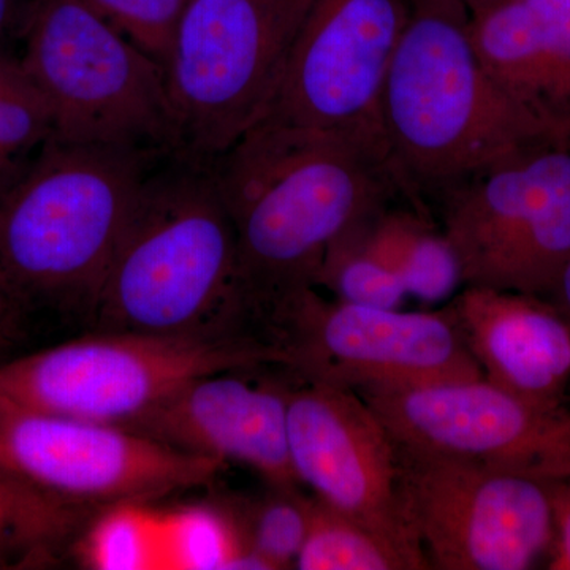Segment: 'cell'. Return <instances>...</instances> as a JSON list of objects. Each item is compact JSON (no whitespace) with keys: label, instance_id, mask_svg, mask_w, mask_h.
Returning a JSON list of instances; mask_svg holds the SVG:
<instances>
[{"label":"cell","instance_id":"cell-1","mask_svg":"<svg viewBox=\"0 0 570 570\" xmlns=\"http://www.w3.org/2000/svg\"><path fill=\"white\" fill-rule=\"evenodd\" d=\"M236 235L235 324L316 287L330 246L406 198L387 146L370 135L265 118L209 163Z\"/></svg>","mask_w":570,"mask_h":570},{"label":"cell","instance_id":"cell-2","mask_svg":"<svg viewBox=\"0 0 570 570\" xmlns=\"http://www.w3.org/2000/svg\"><path fill=\"white\" fill-rule=\"evenodd\" d=\"M379 116L401 189L423 212L517 154L558 146L491 81L464 0H409Z\"/></svg>","mask_w":570,"mask_h":570},{"label":"cell","instance_id":"cell-3","mask_svg":"<svg viewBox=\"0 0 570 570\" xmlns=\"http://www.w3.org/2000/svg\"><path fill=\"white\" fill-rule=\"evenodd\" d=\"M235 281V227L209 164L167 154L142 183L89 318L116 332H242Z\"/></svg>","mask_w":570,"mask_h":570},{"label":"cell","instance_id":"cell-4","mask_svg":"<svg viewBox=\"0 0 570 570\" xmlns=\"http://www.w3.org/2000/svg\"><path fill=\"white\" fill-rule=\"evenodd\" d=\"M164 156L51 140L0 195V275L24 311L91 316L142 183Z\"/></svg>","mask_w":570,"mask_h":570},{"label":"cell","instance_id":"cell-5","mask_svg":"<svg viewBox=\"0 0 570 570\" xmlns=\"http://www.w3.org/2000/svg\"><path fill=\"white\" fill-rule=\"evenodd\" d=\"M20 32L18 58L50 108L52 140L178 151L164 67L88 0H31Z\"/></svg>","mask_w":570,"mask_h":570},{"label":"cell","instance_id":"cell-6","mask_svg":"<svg viewBox=\"0 0 570 570\" xmlns=\"http://www.w3.org/2000/svg\"><path fill=\"white\" fill-rule=\"evenodd\" d=\"M262 365L284 366L285 356L253 333L97 330L0 363V395L40 411L129 428L195 379Z\"/></svg>","mask_w":570,"mask_h":570},{"label":"cell","instance_id":"cell-7","mask_svg":"<svg viewBox=\"0 0 570 570\" xmlns=\"http://www.w3.org/2000/svg\"><path fill=\"white\" fill-rule=\"evenodd\" d=\"M309 0H190L165 62L179 156L209 164L275 108Z\"/></svg>","mask_w":570,"mask_h":570},{"label":"cell","instance_id":"cell-8","mask_svg":"<svg viewBox=\"0 0 570 570\" xmlns=\"http://www.w3.org/2000/svg\"><path fill=\"white\" fill-rule=\"evenodd\" d=\"M396 445L404 519L431 569L527 570L549 558L562 478Z\"/></svg>","mask_w":570,"mask_h":570},{"label":"cell","instance_id":"cell-9","mask_svg":"<svg viewBox=\"0 0 570 570\" xmlns=\"http://www.w3.org/2000/svg\"><path fill=\"white\" fill-rule=\"evenodd\" d=\"M262 336L299 381L356 390L482 379L450 305L404 313L326 299L309 287L275 307Z\"/></svg>","mask_w":570,"mask_h":570},{"label":"cell","instance_id":"cell-10","mask_svg":"<svg viewBox=\"0 0 570 570\" xmlns=\"http://www.w3.org/2000/svg\"><path fill=\"white\" fill-rule=\"evenodd\" d=\"M436 204L463 287L549 296L570 258V149L517 154Z\"/></svg>","mask_w":570,"mask_h":570},{"label":"cell","instance_id":"cell-11","mask_svg":"<svg viewBox=\"0 0 570 570\" xmlns=\"http://www.w3.org/2000/svg\"><path fill=\"white\" fill-rule=\"evenodd\" d=\"M0 469L66 504L102 509L208 485L224 464L0 395Z\"/></svg>","mask_w":570,"mask_h":570},{"label":"cell","instance_id":"cell-12","mask_svg":"<svg viewBox=\"0 0 570 570\" xmlns=\"http://www.w3.org/2000/svg\"><path fill=\"white\" fill-rule=\"evenodd\" d=\"M397 444L547 478L570 475V409L532 403L485 379L356 389Z\"/></svg>","mask_w":570,"mask_h":570},{"label":"cell","instance_id":"cell-13","mask_svg":"<svg viewBox=\"0 0 570 570\" xmlns=\"http://www.w3.org/2000/svg\"><path fill=\"white\" fill-rule=\"evenodd\" d=\"M407 17L409 0H309L268 116L384 141L379 105Z\"/></svg>","mask_w":570,"mask_h":570},{"label":"cell","instance_id":"cell-14","mask_svg":"<svg viewBox=\"0 0 570 570\" xmlns=\"http://www.w3.org/2000/svg\"><path fill=\"white\" fill-rule=\"evenodd\" d=\"M287 434L299 485L332 508L420 547L401 505L395 438L358 393L302 381L287 392Z\"/></svg>","mask_w":570,"mask_h":570},{"label":"cell","instance_id":"cell-15","mask_svg":"<svg viewBox=\"0 0 570 570\" xmlns=\"http://www.w3.org/2000/svg\"><path fill=\"white\" fill-rule=\"evenodd\" d=\"M239 373L195 379L127 430L224 466L243 464L275 489H298L288 452V389Z\"/></svg>","mask_w":570,"mask_h":570},{"label":"cell","instance_id":"cell-16","mask_svg":"<svg viewBox=\"0 0 570 570\" xmlns=\"http://www.w3.org/2000/svg\"><path fill=\"white\" fill-rule=\"evenodd\" d=\"M469 29L499 91L570 149V0H475Z\"/></svg>","mask_w":570,"mask_h":570},{"label":"cell","instance_id":"cell-17","mask_svg":"<svg viewBox=\"0 0 570 570\" xmlns=\"http://www.w3.org/2000/svg\"><path fill=\"white\" fill-rule=\"evenodd\" d=\"M490 384L546 406L570 395V321L546 296L464 287L449 303Z\"/></svg>","mask_w":570,"mask_h":570},{"label":"cell","instance_id":"cell-18","mask_svg":"<svg viewBox=\"0 0 570 570\" xmlns=\"http://www.w3.org/2000/svg\"><path fill=\"white\" fill-rule=\"evenodd\" d=\"M395 202L379 209L367 220V236L379 257L404 285L407 296L434 305L455 296L463 285L455 249L430 214Z\"/></svg>","mask_w":570,"mask_h":570},{"label":"cell","instance_id":"cell-19","mask_svg":"<svg viewBox=\"0 0 570 570\" xmlns=\"http://www.w3.org/2000/svg\"><path fill=\"white\" fill-rule=\"evenodd\" d=\"M86 510L0 469V570L47 568L58 561L80 534Z\"/></svg>","mask_w":570,"mask_h":570},{"label":"cell","instance_id":"cell-20","mask_svg":"<svg viewBox=\"0 0 570 570\" xmlns=\"http://www.w3.org/2000/svg\"><path fill=\"white\" fill-rule=\"evenodd\" d=\"M295 569L428 570L431 566L415 543L377 530L314 498L309 530Z\"/></svg>","mask_w":570,"mask_h":570},{"label":"cell","instance_id":"cell-21","mask_svg":"<svg viewBox=\"0 0 570 570\" xmlns=\"http://www.w3.org/2000/svg\"><path fill=\"white\" fill-rule=\"evenodd\" d=\"M163 569L266 570L247 553L230 510L186 505L160 513Z\"/></svg>","mask_w":570,"mask_h":570},{"label":"cell","instance_id":"cell-22","mask_svg":"<svg viewBox=\"0 0 570 570\" xmlns=\"http://www.w3.org/2000/svg\"><path fill=\"white\" fill-rule=\"evenodd\" d=\"M52 138L55 124L43 96L20 58L0 50V195L20 181Z\"/></svg>","mask_w":570,"mask_h":570},{"label":"cell","instance_id":"cell-23","mask_svg":"<svg viewBox=\"0 0 570 570\" xmlns=\"http://www.w3.org/2000/svg\"><path fill=\"white\" fill-rule=\"evenodd\" d=\"M71 550L89 569H163L160 513L145 508V502L107 505L78 534Z\"/></svg>","mask_w":570,"mask_h":570},{"label":"cell","instance_id":"cell-24","mask_svg":"<svg viewBox=\"0 0 570 570\" xmlns=\"http://www.w3.org/2000/svg\"><path fill=\"white\" fill-rule=\"evenodd\" d=\"M373 214L352 225L330 246L318 272L316 288H326L341 302L396 309L403 305L407 294L400 277L371 245L367 220Z\"/></svg>","mask_w":570,"mask_h":570},{"label":"cell","instance_id":"cell-25","mask_svg":"<svg viewBox=\"0 0 570 570\" xmlns=\"http://www.w3.org/2000/svg\"><path fill=\"white\" fill-rule=\"evenodd\" d=\"M234 513L247 553L264 562L266 570L295 568L309 530L313 499L298 489H275Z\"/></svg>","mask_w":570,"mask_h":570},{"label":"cell","instance_id":"cell-26","mask_svg":"<svg viewBox=\"0 0 570 570\" xmlns=\"http://www.w3.org/2000/svg\"><path fill=\"white\" fill-rule=\"evenodd\" d=\"M146 55L167 62L175 33L190 0H88Z\"/></svg>","mask_w":570,"mask_h":570},{"label":"cell","instance_id":"cell-27","mask_svg":"<svg viewBox=\"0 0 570 570\" xmlns=\"http://www.w3.org/2000/svg\"><path fill=\"white\" fill-rule=\"evenodd\" d=\"M549 569L570 570V475L558 480L554 490V535Z\"/></svg>","mask_w":570,"mask_h":570},{"label":"cell","instance_id":"cell-28","mask_svg":"<svg viewBox=\"0 0 570 570\" xmlns=\"http://www.w3.org/2000/svg\"><path fill=\"white\" fill-rule=\"evenodd\" d=\"M22 313H24V307L20 305L17 296L11 294L9 285L0 275V326L18 333Z\"/></svg>","mask_w":570,"mask_h":570},{"label":"cell","instance_id":"cell-29","mask_svg":"<svg viewBox=\"0 0 570 570\" xmlns=\"http://www.w3.org/2000/svg\"><path fill=\"white\" fill-rule=\"evenodd\" d=\"M31 0H0V40L13 29H20Z\"/></svg>","mask_w":570,"mask_h":570},{"label":"cell","instance_id":"cell-30","mask_svg":"<svg viewBox=\"0 0 570 570\" xmlns=\"http://www.w3.org/2000/svg\"><path fill=\"white\" fill-rule=\"evenodd\" d=\"M547 298L551 299L570 321V258L561 269L560 276Z\"/></svg>","mask_w":570,"mask_h":570},{"label":"cell","instance_id":"cell-31","mask_svg":"<svg viewBox=\"0 0 570 570\" xmlns=\"http://www.w3.org/2000/svg\"><path fill=\"white\" fill-rule=\"evenodd\" d=\"M14 335H17V333L0 326V348H3L7 346V344L11 343V340H13Z\"/></svg>","mask_w":570,"mask_h":570},{"label":"cell","instance_id":"cell-32","mask_svg":"<svg viewBox=\"0 0 570 570\" xmlns=\"http://www.w3.org/2000/svg\"><path fill=\"white\" fill-rule=\"evenodd\" d=\"M472 2H475V0H464V3H466V6H469V3H472Z\"/></svg>","mask_w":570,"mask_h":570}]
</instances>
